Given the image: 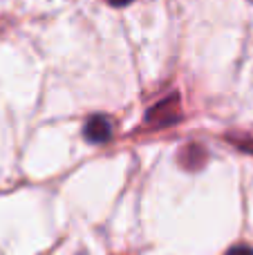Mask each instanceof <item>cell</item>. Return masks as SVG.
<instances>
[{"label":"cell","instance_id":"cell-1","mask_svg":"<svg viewBox=\"0 0 253 255\" xmlns=\"http://www.w3.org/2000/svg\"><path fill=\"white\" fill-rule=\"evenodd\" d=\"M83 136H85V141L97 143V145L108 143V141H110V136H112L110 119H108V117H103V115H92L88 121H85V126H83Z\"/></svg>","mask_w":253,"mask_h":255},{"label":"cell","instance_id":"cell-2","mask_svg":"<svg viewBox=\"0 0 253 255\" xmlns=\"http://www.w3.org/2000/svg\"><path fill=\"white\" fill-rule=\"evenodd\" d=\"M179 119V108H177V97H170L168 101H161L148 112V121L152 126H170Z\"/></svg>","mask_w":253,"mask_h":255},{"label":"cell","instance_id":"cell-3","mask_svg":"<svg viewBox=\"0 0 253 255\" xmlns=\"http://www.w3.org/2000/svg\"><path fill=\"white\" fill-rule=\"evenodd\" d=\"M206 159V152L202 145H186V148L182 150V154H179V163H182L184 168H188V170H197V168L204 163Z\"/></svg>","mask_w":253,"mask_h":255},{"label":"cell","instance_id":"cell-4","mask_svg":"<svg viewBox=\"0 0 253 255\" xmlns=\"http://www.w3.org/2000/svg\"><path fill=\"white\" fill-rule=\"evenodd\" d=\"M227 255H253V249L251 247H233V249H229Z\"/></svg>","mask_w":253,"mask_h":255},{"label":"cell","instance_id":"cell-5","mask_svg":"<svg viewBox=\"0 0 253 255\" xmlns=\"http://www.w3.org/2000/svg\"><path fill=\"white\" fill-rule=\"evenodd\" d=\"M132 0H108V4H112V7H126V4H130Z\"/></svg>","mask_w":253,"mask_h":255}]
</instances>
